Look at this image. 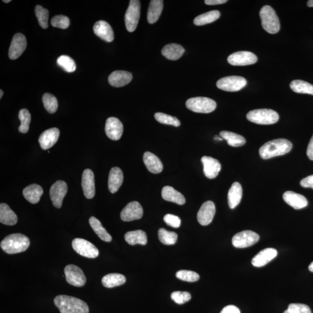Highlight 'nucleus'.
<instances>
[{
  "label": "nucleus",
  "mask_w": 313,
  "mask_h": 313,
  "mask_svg": "<svg viewBox=\"0 0 313 313\" xmlns=\"http://www.w3.org/2000/svg\"><path fill=\"white\" fill-rule=\"evenodd\" d=\"M292 149V143L285 139H277L267 142L259 149V155L264 159L287 154Z\"/></svg>",
  "instance_id": "nucleus-1"
},
{
  "label": "nucleus",
  "mask_w": 313,
  "mask_h": 313,
  "mask_svg": "<svg viewBox=\"0 0 313 313\" xmlns=\"http://www.w3.org/2000/svg\"><path fill=\"white\" fill-rule=\"evenodd\" d=\"M54 304L61 313H89L88 305L81 299L67 295H58Z\"/></svg>",
  "instance_id": "nucleus-2"
},
{
  "label": "nucleus",
  "mask_w": 313,
  "mask_h": 313,
  "mask_svg": "<svg viewBox=\"0 0 313 313\" xmlns=\"http://www.w3.org/2000/svg\"><path fill=\"white\" fill-rule=\"evenodd\" d=\"M29 246V238L20 233H15L6 236L1 242V249L8 254L25 251Z\"/></svg>",
  "instance_id": "nucleus-3"
},
{
  "label": "nucleus",
  "mask_w": 313,
  "mask_h": 313,
  "mask_svg": "<svg viewBox=\"0 0 313 313\" xmlns=\"http://www.w3.org/2000/svg\"><path fill=\"white\" fill-rule=\"evenodd\" d=\"M262 25L264 30L270 34H276L280 29L279 19L274 9L269 5H265L259 13Z\"/></svg>",
  "instance_id": "nucleus-4"
},
{
  "label": "nucleus",
  "mask_w": 313,
  "mask_h": 313,
  "mask_svg": "<svg viewBox=\"0 0 313 313\" xmlns=\"http://www.w3.org/2000/svg\"><path fill=\"white\" fill-rule=\"evenodd\" d=\"M246 118L253 123L260 125H270L279 120V115L276 111L262 109L250 111L246 114Z\"/></svg>",
  "instance_id": "nucleus-5"
},
{
  "label": "nucleus",
  "mask_w": 313,
  "mask_h": 313,
  "mask_svg": "<svg viewBox=\"0 0 313 313\" xmlns=\"http://www.w3.org/2000/svg\"><path fill=\"white\" fill-rule=\"evenodd\" d=\"M188 109L199 113H210L217 108L215 101L206 97H196L188 99L186 102Z\"/></svg>",
  "instance_id": "nucleus-6"
},
{
  "label": "nucleus",
  "mask_w": 313,
  "mask_h": 313,
  "mask_svg": "<svg viewBox=\"0 0 313 313\" xmlns=\"http://www.w3.org/2000/svg\"><path fill=\"white\" fill-rule=\"evenodd\" d=\"M140 15V1L131 0L125 15V26L129 32H133L137 29Z\"/></svg>",
  "instance_id": "nucleus-7"
},
{
  "label": "nucleus",
  "mask_w": 313,
  "mask_h": 313,
  "mask_svg": "<svg viewBox=\"0 0 313 313\" xmlns=\"http://www.w3.org/2000/svg\"><path fill=\"white\" fill-rule=\"evenodd\" d=\"M245 78L241 76H228L219 79L217 86L219 89L228 92H236L246 85Z\"/></svg>",
  "instance_id": "nucleus-8"
},
{
  "label": "nucleus",
  "mask_w": 313,
  "mask_h": 313,
  "mask_svg": "<svg viewBox=\"0 0 313 313\" xmlns=\"http://www.w3.org/2000/svg\"><path fill=\"white\" fill-rule=\"evenodd\" d=\"M72 247L79 255L88 258H96L99 255V250L91 242L82 238H76L72 241Z\"/></svg>",
  "instance_id": "nucleus-9"
},
{
  "label": "nucleus",
  "mask_w": 313,
  "mask_h": 313,
  "mask_svg": "<svg viewBox=\"0 0 313 313\" xmlns=\"http://www.w3.org/2000/svg\"><path fill=\"white\" fill-rule=\"evenodd\" d=\"M260 236L256 233L250 231H244L233 236L232 243L237 248H247L258 242Z\"/></svg>",
  "instance_id": "nucleus-10"
},
{
  "label": "nucleus",
  "mask_w": 313,
  "mask_h": 313,
  "mask_svg": "<svg viewBox=\"0 0 313 313\" xmlns=\"http://www.w3.org/2000/svg\"><path fill=\"white\" fill-rule=\"evenodd\" d=\"M66 281L76 287H81L86 283V277L82 270L74 264H69L64 269Z\"/></svg>",
  "instance_id": "nucleus-11"
},
{
  "label": "nucleus",
  "mask_w": 313,
  "mask_h": 313,
  "mask_svg": "<svg viewBox=\"0 0 313 313\" xmlns=\"http://www.w3.org/2000/svg\"><path fill=\"white\" fill-rule=\"evenodd\" d=\"M67 184L64 181L58 180L52 184L50 191V195L52 204L56 208H61L63 200L68 193Z\"/></svg>",
  "instance_id": "nucleus-12"
},
{
  "label": "nucleus",
  "mask_w": 313,
  "mask_h": 313,
  "mask_svg": "<svg viewBox=\"0 0 313 313\" xmlns=\"http://www.w3.org/2000/svg\"><path fill=\"white\" fill-rule=\"evenodd\" d=\"M228 61L233 66H247L255 64L257 61V58L252 52L239 51L230 55Z\"/></svg>",
  "instance_id": "nucleus-13"
},
{
  "label": "nucleus",
  "mask_w": 313,
  "mask_h": 313,
  "mask_svg": "<svg viewBox=\"0 0 313 313\" xmlns=\"http://www.w3.org/2000/svg\"><path fill=\"white\" fill-rule=\"evenodd\" d=\"M26 47V38L23 34L16 33L14 35L9 49V58L12 60H15L22 55Z\"/></svg>",
  "instance_id": "nucleus-14"
},
{
  "label": "nucleus",
  "mask_w": 313,
  "mask_h": 313,
  "mask_svg": "<svg viewBox=\"0 0 313 313\" xmlns=\"http://www.w3.org/2000/svg\"><path fill=\"white\" fill-rule=\"evenodd\" d=\"M144 214V210L141 205L137 201H132L128 203L121 211L120 217L122 221L131 222L140 219Z\"/></svg>",
  "instance_id": "nucleus-15"
},
{
  "label": "nucleus",
  "mask_w": 313,
  "mask_h": 313,
  "mask_svg": "<svg viewBox=\"0 0 313 313\" xmlns=\"http://www.w3.org/2000/svg\"><path fill=\"white\" fill-rule=\"evenodd\" d=\"M215 212V205L213 202L211 201L205 202L198 212V222L202 226L210 225L213 220Z\"/></svg>",
  "instance_id": "nucleus-16"
},
{
  "label": "nucleus",
  "mask_w": 313,
  "mask_h": 313,
  "mask_svg": "<svg viewBox=\"0 0 313 313\" xmlns=\"http://www.w3.org/2000/svg\"><path fill=\"white\" fill-rule=\"evenodd\" d=\"M123 125L118 118L116 117L107 118L105 132L108 138L113 141L119 140L123 135Z\"/></svg>",
  "instance_id": "nucleus-17"
},
{
  "label": "nucleus",
  "mask_w": 313,
  "mask_h": 313,
  "mask_svg": "<svg viewBox=\"0 0 313 313\" xmlns=\"http://www.w3.org/2000/svg\"><path fill=\"white\" fill-rule=\"evenodd\" d=\"M83 194L88 199H92L95 195V177L92 170H83L81 183Z\"/></svg>",
  "instance_id": "nucleus-18"
},
{
  "label": "nucleus",
  "mask_w": 313,
  "mask_h": 313,
  "mask_svg": "<svg viewBox=\"0 0 313 313\" xmlns=\"http://www.w3.org/2000/svg\"><path fill=\"white\" fill-rule=\"evenodd\" d=\"M204 173L208 179H214L221 170V164L218 160L211 156H204L201 158Z\"/></svg>",
  "instance_id": "nucleus-19"
},
{
  "label": "nucleus",
  "mask_w": 313,
  "mask_h": 313,
  "mask_svg": "<svg viewBox=\"0 0 313 313\" xmlns=\"http://www.w3.org/2000/svg\"><path fill=\"white\" fill-rule=\"evenodd\" d=\"M60 131L57 128L48 129L40 136L38 142L41 148L44 150H48L53 146L59 139Z\"/></svg>",
  "instance_id": "nucleus-20"
},
{
  "label": "nucleus",
  "mask_w": 313,
  "mask_h": 313,
  "mask_svg": "<svg viewBox=\"0 0 313 313\" xmlns=\"http://www.w3.org/2000/svg\"><path fill=\"white\" fill-rule=\"evenodd\" d=\"M283 197L285 203L295 210H301L307 207L308 205V201L305 196L294 191H286L284 193Z\"/></svg>",
  "instance_id": "nucleus-21"
},
{
  "label": "nucleus",
  "mask_w": 313,
  "mask_h": 313,
  "mask_svg": "<svg viewBox=\"0 0 313 313\" xmlns=\"http://www.w3.org/2000/svg\"><path fill=\"white\" fill-rule=\"evenodd\" d=\"M93 32L102 40L110 43L114 40V32L109 23L104 20H99L93 26Z\"/></svg>",
  "instance_id": "nucleus-22"
},
{
  "label": "nucleus",
  "mask_w": 313,
  "mask_h": 313,
  "mask_svg": "<svg viewBox=\"0 0 313 313\" xmlns=\"http://www.w3.org/2000/svg\"><path fill=\"white\" fill-rule=\"evenodd\" d=\"M277 251L274 248H266L261 250L252 260L253 266L261 267L266 265L277 256Z\"/></svg>",
  "instance_id": "nucleus-23"
},
{
  "label": "nucleus",
  "mask_w": 313,
  "mask_h": 313,
  "mask_svg": "<svg viewBox=\"0 0 313 313\" xmlns=\"http://www.w3.org/2000/svg\"><path fill=\"white\" fill-rule=\"evenodd\" d=\"M124 175L123 171L118 167H113L109 173L108 187L111 193H116L123 184Z\"/></svg>",
  "instance_id": "nucleus-24"
},
{
  "label": "nucleus",
  "mask_w": 313,
  "mask_h": 313,
  "mask_svg": "<svg viewBox=\"0 0 313 313\" xmlns=\"http://www.w3.org/2000/svg\"><path fill=\"white\" fill-rule=\"evenodd\" d=\"M131 73L126 71L113 72L109 77V82L111 86L122 87L128 84L132 79Z\"/></svg>",
  "instance_id": "nucleus-25"
},
{
  "label": "nucleus",
  "mask_w": 313,
  "mask_h": 313,
  "mask_svg": "<svg viewBox=\"0 0 313 313\" xmlns=\"http://www.w3.org/2000/svg\"><path fill=\"white\" fill-rule=\"evenodd\" d=\"M144 162L150 172L155 174L162 172L163 165L161 160L153 153L149 152L145 153Z\"/></svg>",
  "instance_id": "nucleus-26"
},
{
  "label": "nucleus",
  "mask_w": 313,
  "mask_h": 313,
  "mask_svg": "<svg viewBox=\"0 0 313 313\" xmlns=\"http://www.w3.org/2000/svg\"><path fill=\"white\" fill-rule=\"evenodd\" d=\"M44 191L43 188L37 184H32L24 188L23 195L26 200L31 204H37L40 201Z\"/></svg>",
  "instance_id": "nucleus-27"
},
{
  "label": "nucleus",
  "mask_w": 313,
  "mask_h": 313,
  "mask_svg": "<svg viewBox=\"0 0 313 313\" xmlns=\"http://www.w3.org/2000/svg\"><path fill=\"white\" fill-rule=\"evenodd\" d=\"M161 196L163 200L179 205H183L186 202L185 198L182 194L169 186L163 187Z\"/></svg>",
  "instance_id": "nucleus-28"
},
{
  "label": "nucleus",
  "mask_w": 313,
  "mask_h": 313,
  "mask_svg": "<svg viewBox=\"0 0 313 313\" xmlns=\"http://www.w3.org/2000/svg\"><path fill=\"white\" fill-rule=\"evenodd\" d=\"M184 48L179 44H169L162 48L161 53L163 57L169 60L176 61L182 57L184 54Z\"/></svg>",
  "instance_id": "nucleus-29"
},
{
  "label": "nucleus",
  "mask_w": 313,
  "mask_h": 313,
  "mask_svg": "<svg viewBox=\"0 0 313 313\" xmlns=\"http://www.w3.org/2000/svg\"><path fill=\"white\" fill-rule=\"evenodd\" d=\"M0 222L8 226H13L17 222V215L8 205L5 203L0 204Z\"/></svg>",
  "instance_id": "nucleus-30"
},
{
  "label": "nucleus",
  "mask_w": 313,
  "mask_h": 313,
  "mask_svg": "<svg viewBox=\"0 0 313 313\" xmlns=\"http://www.w3.org/2000/svg\"><path fill=\"white\" fill-rule=\"evenodd\" d=\"M242 196V189L241 184L235 182L232 184L228 193V203L231 209L235 208L239 204Z\"/></svg>",
  "instance_id": "nucleus-31"
},
{
  "label": "nucleus",
  "mask_w": 313,
  "mask_h": 313,
  "mask_svg": "<svg viewBox=\"0 0 313 313\" xmlns=\"http://www.w3.org/2000/svg\"><path fill=\"white\" fill-rule=\"evenodd\" d=\"M125 241L131 245L141 244L145 245L148 242L147 235L141 230L129 232L125 235Z\"/></svg>",
  "instance_id": "nucleus-32"
},
{
  "label": "nucleus",
  "mask_w": 313,
  "mask_h": 313,
  "mask_svg": "<svg viewBox=\"0 0 313 313\" xmlns=\"http://www.w3.org/2000/svg\"><path fill=\"white\" fill-rule=\"evenodd\" d=\"M163 2L162 0H152L150 2L148 11V20L149 23H155L159 19L163 9Z\"/></svg>",
  "instance_id": "nucleus-33"
},
{
  "label": "nucleus",
  "mask_w": 313,
  "mask_h": 313,
  "mask_svg": "<svg viewBox=\"0 0 313 313\" xmlns=\"http://www.w3.org/2000/svg\"><path fill=\"white\" fill-rule=\"evenodd\" d=\"M90 227L92 228L94 232L96 233L97 236L105 242H110L112 240L111 236L106 231V230L103 228L101 222L95 217H90L89 220Z\"/></svg>",
  "instance_id": "nucleus-34"
},
{
  "label": "nucleus",
  "mask_w": 313,
  "mask_h": 313,
  "mask_svg": "<svg viewBox=\"0 0 313 313\" xmlns=\"http://www.w3.org/2000/svg\"><path fill=\"white\" fill-rule=\"evenodd\" d=\"M126 282V278L123 274L111 273L106 275L102 280V285L108 288L120 286Z\"/></svg>",
  "instance_id": "nucleus-35"
},
{
  "label": "nucleus",
  "mask_w": 313,
  "mask_h": 313,
  "mask_svg": "<svg viewBox=\"0 0 313 313\" xmlns=\"http://www.w3.org/2000/svg\"><path fill=\"white\" fill-rule=\"evenodd\" d=\"M220 135L221 138L227 141L228 145L232 147H240L244 145L246 143L245 139L242 136L234 133V132L221 131Z\"/></svg>",
  "instance_id": "nucleus-36"
},
{
  "label": "nucleus",
  "mask_w": 313,
  "mask_h": 313,
  "mask_svg": "<svg viewBox=\"0 0 313 313\" xmlns=\"http://www.w3.org/2000/svg\"><path fill=\"white\" fill-rule=\"evenodd\" d=\"M220 16L221 13L219 10H211L197 16L194 20V23L196 26H203L215 22L220 17Z\"/></svg>",
  "instance_id": "nucleus-37"
},
{
  "label": "nucleus",
  "mask_w": 313,
  "mask_h": 313,
  "mask_svg": "<svg viewBox=\"0 0 313 313\" xmlns=\"http://www.w3.org/2000/svg\"><path fill=\"white\" fill-rule=\"evenodd\" d=\"M290 88L295 92L313 95V85L302 80H294L290 83Z\"/></svg>",
  "instance_id": "nucleus-38"
},
{
  "label": "nucleus",
  "mask_w": 313,
  "mask_h": 313,
  "mask_svg": "<svg viewBox=\"0 0 313 313\" xmlns=\"http://www.w3.org/2000/svg\"><path fill=\"white\" fill-rule=\"evenodd\" d=\"M158 238L163 244L167 245H174L177 241V235L175 232L167 231L165 229H159Z\"/></svg>",
  "instance_id": "nucleus-39"
},
{
  "label": "nucleus",
  "mask_w": 313,
  "mask_h": 313,
  "mask_svg": "<svg viewBox=\"0 0 313 313\" xmlns=\"http://www.w3.org/2000/svg\"><path fill=\"white\" fill-rule=\"evenodd\" d=\"M19 118L20 121V125L19 127V131L21 133L26 134L29 130V125L31 122V114L26 109H23L19 111Z\"/></svg>",
  "instance_id": "nucleus-40"
},
{
  "label": "nucleus",
  "mask_w": 313,
  "mask_h": 313,
  "mask_svg": "<svg viewBox=\"0 0 313 313\" xmlns=\"http://www.w3.org/2000/svg\"><path fill=\"white\" fill-rule=\"evenodd\" d=\"M43 102L45 109L48 113H54L58 107V102L56 97L51 93H45L43 96Z\"/></svg>",
  "instance_id": "nucleus-41"
},
{
  "label": "nucleus",
  "mask_w": 313,
  "mask_h": 313,
  "mask_svg": "<svg viewBox=\"0 0 313 313\" xmlns=\"http://www.w3.org/2000/svg\"><path fill=\"white\" fill-rule=\"evenodd\" d=\"M57 64L68 73L74 72L76 69V63L68 55H62L57 59Z\"/></svg>",
  "instance_id": "nucleus-42"
},
{
  "label": "nucleus",
  "mask_w": 313,
  "mask_h": 313,
  "mask_svg": "<svg viewBox=\"0 0 313 313\" xmlns=\"http://www.w3.org/2000/svg\"><path fill=\"white\" fill-rule=\"evenodd\" d=\"M35 13L40 26L46 29L48 27L49 11L41 5H37L35 8Z\"/></svg>",
  "instance_id": "nucleus-43"
},
{
  "label": "nucleus",
  "mask_w": 313,
  "mask_h": 313,
  "mask_svg": "<svg viewBox=\"0 0 313 313\" xmlns=\"http://www.w3.org/2000/svg\"><path fill=\"white\" fill-rule=\"evenodd\" d=\"M155 117L156 120L161 124L173 125V126L176 127H179L180 125V122L176 117L170 116L168 114L156 113L155 114Z\"/></svg>",
  "instance_id": "nucleus-44"
},
{
  "label": "nucleus",
  "mask_w": 313,
  "mask_h": 313,
  "mask_svg": "<svg viewBox=\"0 0 313 313\" xmlns=\"http://www.w3.org/2000/svg\"><path fill=\"white\" fill-rule=\"evenodd\" d=\"M176 277L180 280L187 282H196L200 279L199 274L190 270H182L177 271Z\"/></svg>",
  "instance_id": "nucleus-45"
},
{
  "label": "nucleus",
  "mask_w": 313,
  "mask_h": 313,
  "mask_svg": "<svg viewBox=\"0 0 313 313\" xmlns=\"http://www.w3.org/2000/svg\"><path fill=\"white\" fill-rule=\"evenodd\" d=\"M52 26L59 29H68L70 25L69 17L64 15H57L51 19Z\"/></svg>",
  "instance_id": "nucleus-46"
},
{
  "label": "nucleus",
  "mask_w": 313,
  "mask_h": 313,
  "mask_svg": "<svg viewBox=\"0 0 313 313\" xmlns=\"http://www.w3.org/2000/svg\"><path fill=\"white\" fill-rule=\"evenodd\" d=\"M170 297L177 304L183 305L190 300L191 296L187 292L175 291L172 292Z\"/></svg>",
  "instance_id": "nucleus-47"
},
{
  "label": "nucleus",
  "mask_w": 313,
  "mask_h": 313,
  "mask_svg": "<svg viewBox=\"0 0 313 313\" xmlns=\"http://www.w3.org/2000/svg\"><path fill=\"white\" fill-rule=\"evenodd\" d=\"M288 310L290 313H312L308 306L302 304H290Z\"/></svg>",
  "instance_id": "nucleus-48"
},
{
  "label": "nucleus",
  "mask_w": 313,
  "mask_h": 313,
  "mask_svg": "<svg viewBox=\"0 0 313 313\" xmlns=\"http://www.w3.org/2000/svg\"><path fill=\"white\" fill-rule=\"evenodd\" d=\"M163 221L168 226L174 228H178L181 224L180 219L176 215L172 214H166L163 217Z\"/></svg>",
  "instance_id": "nucleus-49"
},
{
  "label": "nucleus",
  "mask_w": 313,
  "mask_h": 313,
  "mask_svg": "<svg viewBox=\"0 0 313 313\" xmlns=\"http://www.w3.org/2000/svg\"><path fill=\"white\" fill-rule=\"evenodd\" d=\"M301 185L304 188H312L313 189V175L309 176L301 181Z\"/></svg>",
  "instance_id": "nucleus-50"
},
{
  "label": "nucleus",
  "mask_w": 313,
  "mask_h": 313,
  "mask_svg": "<svg viewBox=\"0 0 313 313\" xmlns=\"http://www.w3.org/2000/svg\"><path fill=\"white\" fill-rule=\"evenodd\" d=\"M220 313H241L239 309L234 305H229L226 306L222 309Z\"/></svg>",
  "instance_id": "nucleus-51"
},
{
  "label": "nucleus",
  "mask_w": 313,
  "mask_h": 313,
  "mask_svg": "<svg viewBox=\"0 0 313 313\" xmlns=\"http://www.w3.org/2000/svg\"><path fill=\"white\" fill-rule=\"evenodd\" d=\"M307 156L310 159L313 161V135L311 141L309 142L308 147L307 149Z\"/></svg>",
  "instance_id": "nucleus-52"
},
{
  "label": "nucleus",
  "mask_w": 313,
  "mask_h": 313,
  "mask_svg": "<svg viewBox=\"0 0 313 313\" xmlns=\"http://www.w3.org/2000/svg\"><path fill=\"white\" fill-rule=\"evenodd\" d=\"M205 4L208 5H220L227 2V0H205Z\"/></svg>",
  "instance_id": "nucleus-53"
},
{
  "label": "nucleus",
  "mask_w": 313,
  "mask_h": 313,
  "mask_svg": "<svg viewBox=\"0 0 313 313\" xmlns=\"http://www.w3.org/2000/svg\"><path fill=\"white\" fill-rule=\"evenodd\" d=\"M309 270H310V271H311V272L313 273V261L311 263V264H310L309 266Z\"/></svg>",
  "instance_id": "nucleus-54"
},
{
  "label": "nucleus",
  "mask_w": 313,
  "mask_h": 313,
  "mask_svg": "<svg viewBox=\"0 0 313 313\" xmlns=\"http://www.w3.org/2000/svg\"><path fill=\"white\" fill-rule=\"evenodd\" d=\"M308 6L309 7H313V0H310V1H308Z\"/></svg>",
  "instance_id": "nucleus-55"
},
{
  "label": "nucleus",
  "mask_w": 313,
  "mask_h": 313,
  "mask_svg": "<svg viewBox=\"0 0 313 313\" xmlns=\"http://www.w3.org/2000/svg\"><path fill=\"white\" fill-rule=\"evenodd\" d=\"M214 139L215 140H217V141H223V139L222 138L218 137V136H215Z\"/></svg>",
  "instance_id": "nucleus-56"
},
{
  "label": "nucleus",
  "mask_w": 313,
  "mask_h": 313,
  "mask_svg": "<svg viewBox=\"0 0 313 313\" xmlns=\"http://www.w3.org/2000/svg\"><path fill=\"white\" fill-rule=\"evenodd\" d=\"M3 94V90L2 89L0 90V98L1 99L2 98Z\"/></svg>",
  "instance_id": "nucleus-57"
},
{
  "label": "nucleus",
  "mask_w": 313,
  "mask_h": 313,
  "mask_svg": "<svg viewBox=\"0 0 313 313\" xmlns=\"http://www.w3.org/2000/svg\"><path fill=\"white\" fill-rule=\"evenodd\" d=\"M10 1H10V0H7V1H5V0H3V2H5V3H9Z\"/></svg>",
  "instance_id": "nucleus-58"
},
{
  "label": "nucleus",
  "mask_w": 313,
  "mask_h": 313,
  "mask_svg": "<svg viewBox=\"0 0 313 313\" xmlns=\"http://www.w3.org/2000/svg\"><path fill=\"white\" fill-rule=\"evenodd\" d=\"M283 313H290V312H289L288 310L287 309Z\"/></svg>",
  "instance_id": "nucleus-59"
}]
</instances>
